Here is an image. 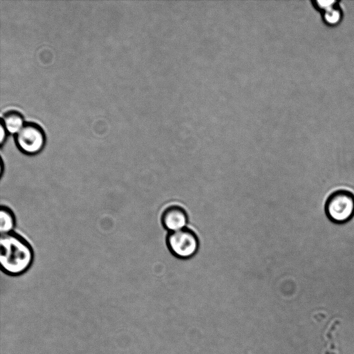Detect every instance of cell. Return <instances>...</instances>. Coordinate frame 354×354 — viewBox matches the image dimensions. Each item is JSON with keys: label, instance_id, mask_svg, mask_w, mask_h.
Segmentation results:
<instances>
[{"label": "cell", "instance_id": "cell-6", "mask_svg": "<svg viewBox=\"0 0 354 354\" xmlns=\"http://www.w3.org/2000/svg\"><path fill=\"white\" fill-rule=\"evenodd\" d=\"M1 122L10 133H16L25 123L22 114L16 110H10L3 113Z\"/></svg>", "mask_w": 354, "mask_h": 354}, {"label": "cell", "instance_id": "cell-1", "mask_svg": "<svg viewBox=\"0 0 354 354\" xmlns=\"http://www.w3.org/2000/svg\"><path fill=\"white\" fill-rule=\"evenodd\" d=\"M30 243L19 234L12 232L1 234L0 264L5 274L18 277L26 272L34 261Z\"/></svg>", "mask_w": 354, "mask_h": 354}, {"label": "cell", "instance_id": "cell-2", "mask_svg": "<svg viewBox=\"0 0 354 354\" xmlns=\"http://www.w3.org/2000/svg\"><path fill=\"white\" fill-rule=\"evenodd\" d=\"M328 218L338 224L349 221L354 216V194L345 189L333 192L325 203Z\"/></svg>", "mask_w": 354, "mask_h": 354}, {"label": "cell", "instance_id": "cell-4", "mask_svg": "<svg viewBox=\"0 0 354 354\" xmlns=\"http://www.w3.org/2000/svg\"><path fill=\"white\" fill-rule=\"evenodd\" d=\"M167 244L173 254L178 258L187 259L196 252L198 240L194 232L184 228L170 232L167 238Z\"/></svg>", "mask_w": 354, "mask_h": 354}, {"label": "cell", "instance_id": "cell-9", "mask_svg": "<svg viewBox=\"0 0 354 354\" xmlns=\"http://www.w3.org/2000/svg\"><path fill=\"white\" fill-rule=\"evenodd\" d=\"M312 4L315 9L322 13L330 8L338 5L337 1H312Z\"/></svg>", "mask_w": 354, "mask_h": 354}, {"label": "cell", "instance_id": "cell-3", "mask_svg": "<svg viewBox=\"0 0 354 354\" xmlns=\"http://www.w3.org/2000/svg\"><path fill=\"white\" fill-rule=\"evenodd\" d=\"M15 143L24 153L32 156L39 153L46 142L42 128L35 122H25L15 133Z\"/></svg>", "mask_w": 354, "mask_h": 354}, {"label": "cell", "instance_id": "cell-8", "mask_svg": "<svg viewBox=\"0 0 354 354\" xmlns=\"http://www.w3.org/2000/svg\"><path fill=\"white\" fill-rule=\"evenodd\" d=\"M322 19L328 26H336L340 23L342 19V12L339 5L322 13Z\"/></svg>", "mask_w": 354, "mask_h": 354}, {"label": "cell", "instance_id": "cell-10", "mask_svg": "<svg viewBox=\"0 0 354 354\" xmlns=\"http://www.w3.org/2000/svg\"><path fill=\"white\" fill-rule=\"evenodd\" d=\"M8 131L6 130L4 125L1 122L0 123V143L1 145H2L5 141V139L6 138V132Z\"/></svg>", "mask_w": 354, "mask_h": 354}, {"label": "cell", "instance_id": "cell-7", "mask_svg": "<svg viewBox=\"0 0 354 354\" xmlns=\"http://www.w3.org/2000/svg\"><path fill=\"white\" fill-rule=\"evenodd\" d=\"M16 218L12 210L8 206L2 205L0 208V232L1 234L14 232Z\"/></svg>", "mask_w": 354, "mask_h": 354}, {"label": "cell", "instance_id": "cell-5", "mask_svg": "<svg viewBox=\"0 0 354 354\" xmlns=\"http://www.w3.org/2000/svg\"><path fill=\"white\" fill-rule=\"evenodd\" d=\"M164 227L171 232H176L185 228L187 222V215L184 209L178 205L168 207L162 213L161 217Z\"/></svg>", "mask_w": 354, "mask_h": 354}]
</instances>
